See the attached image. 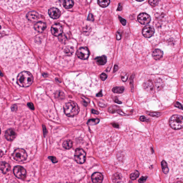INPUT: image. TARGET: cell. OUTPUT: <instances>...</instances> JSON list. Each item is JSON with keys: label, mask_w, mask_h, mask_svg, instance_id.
I'll list each match as a JSON object with an SVG mask.
<instances>
[{"label": "cell", "mask_w": 183, "mask_h": 183, "mask_svg": "<svg viewBox=\"0 0 183 183\" xmlns=\"http://www.w3.org/2000/svg\"><path fill=\"white\" fill-rule=\"evenodd\" d=\"M33 81L32 75L29 72L23 71L20 73L17 77V83L22 87H26L32 85Z\"/></svg>", "instance_id": "obj_1"}, {"label": "cell", "mask_w": 183, "mask_h": 183, "mask_svg": "<svg viewBox=\"0 0 183 183\" xmlns=\"http://www.w3.org/2000/svg\"><path fill=\"white\" fill-rule=\"evenodd\" d=\"M63 109L65 114L69 117H73L77 115L80 110L78 105L73 101H70L66 103Z\"/></svg>", "instance_id": "obj_2"}, {"label": "cell", "mask_w": 183, "mask_h": 183, "mask_svg": "<svg viewBox=\"0 0 183 183\" xmlns=\"http://www.w3.org/2000/svg\"><path fill=\"white\" fill-rule=\"evenodd\" d=\"M169 123L171 127L174 130H179L183 127V116L179 115H175L170 118Z\"/></svg>", "instance_id": "obj_3"}, {"label": "cell", "mask_w": 183, "mask_h": 183, "mask_svg": "<svg viewBox=\"0 0 183 183\" xmlns=\"http://www.w3.org/2000/svg\"><path fill=\"white\" fill-rule=\"evenodd\" d=\"M13 156L14 159L18 162L25 161L28 156L25 150L22 148H18L15 150Z\"/></svg>", "instance_id": "obj_4"}, {"label": "cell", "mask_w": 183, "mask_h": 183, "mask_svg": "<svg viewBox=\"0 0 183 183\" xmlns=\"http://www.w3.org/2000/svg\"><path fill=\"white\" fill-rule=\"evenodd\" d=\"M86 152L82 148H78L75 150L74 158L75 161L79 164H83L86 160Z\"/></svg>", "instance_id": "obj_5"}, {"label": "cell", "mask_w": 183, "mask_h": 183, "mask_svg": "<svg viewBox=\"0 0 183 183\" xmlns=\"http://www.w3.org/2000/svg\"><path fill=\"white\" fill-rule=\"evenodd\" d=\"M14 175L18 179L24 180L26 175V171L23 167L21 166H16L13 169Z\"/></svg>", "instance_id": "obj_6"}, {"label": "cell", "mask_w": 183, "mask_h": 183, "mask_svg": "<svg viewBox=\"0 0 183 183\" xmlns=\"http://www.w3.org/2000/svg\"><path fill=\"white\" fill-rule=\"evenodd\" d=\"M90 52L88 48L86 47H81L77 51L78 57L81 59L85 60L88 58L90 56Z\"/></svg>", "instance_id": "obj_7"}, {"label": "cell", "mask_w": 183, "mask_h": 183, "mask_svg": "<svg viewBox=\"0 0 183 183\" xmlns=\"http://www.w3.org/2000/svg\"><path fill=\"white\" fill-rule=\"evenodd\" d=\"M138 21L142 25H146L151 22V18L150 15L146 13L139 14L137 17Z\"/></svg>", "instance_id": "obj_8"}, {"label": "cell", "mask_w": 183, "mask_h": 183, "mask_svg": "<svg viewBox=\"0 0 183 183\" xmlns=\"http://www.w3.org/2000/svg\"><path fill=\"white\" fill-rule=\"evenodd\" d=\"M155 29L150 25H146L143 29L142 33L144 37L150 38L154 35Z\"/></svg>", "instance_id": "obj_9"}, {"label": "cell", "mask_w": 183, "mask_h": 183, "mask_svg": "<svg viewBox=\"0 0 183 183\" xmlns=\"http://www.w3.org/2000/svg\"><path fill=\"white\" fill-rule=\"evenodd\" d=\"M51 32L54 36H59L62 34L63 29L59 24H55L51 27Z\"/></svg>", "instance_id": "obj_10"}, {"label": "cell", "mask_w": 183, "mask_h": 183, "mask_svg": "<svg viewBox=\"0 0 183 183\" xmlns=\"http://www.w3.org/2000/svg\"><path fill=\"white\" fill-rule=\"evenodd\" d=\"M61 12L58 9L56 8H52L48 11L49 16L53 19L59 18L61 15Z\"/></svg>", "instance_id": "obj_11"}, {"label": "cell", "mask_w": 183, "mask_h": 183, "mask_svg": "<svg viewBox=\"0 0 183 183\" xmlns=\"http://www.w3.org/2000/svg\"><path fill=\"white\" fill-rule=\"evenodd\" d=\"M93 183H101L103 179L102 174L100 172H95L91 177Z\"/></svg>", "instance_id": "obj_12"}, {"label": "cell", "mask_w": 183, "mask_h": 183, "mask_svg": "<svg viewBox=\"0 0 183 183\" xmlns=\"http://www.w3.org/2000/svg\"><path fill=\"white\" fill-rule=\"evenodd\" d=\"M17 134L13 129H9L7 130L5 132V138L8 141H12L16 137Z\"/></svg>", "instance_id": "obj_13"}, {"label": "cell", "mask_w": 183, "mask_h": 183, "mask_svg": "<svg viewBox=\"0 0 183 183\" xmlns=\"http://www.w3.org/2000/svg\"><path fill=\"white\" fill-rule=\"evenodd\" d=\"M26 18L28 20L32 22L36 21L39 19V14L36 11H31L26 14Z\"/></svg>", "instance_id": "obj_14"}, {"label": "cell", "mask_w": 183, "mask_h": 183, "mask_svg": "<svg viewBox=\"0 0 183 183\" xmlns=\"http://www.w3.org/2000/svg\"><path fill=\"white\" fill-rule=\"evenodd\" d=\"M46 27V24L44 22H39L35 24L34 28L36 31L39 32H42Z\"/></svg>", "instance_id": "obj_15"}, {"label": "cell", "mask_w": 183, "mask_h": 183, "mask_svg": "<svg viewBox=\"0 0 183 183\" xmlns=\"http://www.w3.org/2000/svg\"><path fill=\"white\" fill-rule=\"evenodd\" d=\"M11 167L9 164L6 162H0V170L4 174H6L10 171Z\"/></svg>", "instance_id": "obj_16"}, {"label": "cell", "mask_w": 183, "mask_h": 183, "mask_svg": "<svg viewBox=\"0 0 183 183\" xmlns=\"http://www.w3.org/2000/svg\"><path fill=\"white\" fill-rule=\"evenodd\" d=\"M143 86L144 90L148 92H150L154 91V85L152 82L150 81H147L144 83Z\"/></svg>", "instance_id": "obj_17"}, {"label": "cell", "mask_w": 183, "mask_h": 183, "mask_svg": "<svg viewBox=\"0 0 183 183\" xmlns=\"http://www.w3.org/2000/svg\"><path fill=\"white\" fill-rule=\"evenodd\" d=\"M163 56V52L161 50L156 49L153 52L152 56L154 59L156 60H159Z\"/></svg>", "instance_id": "obj_18"}, {"label": "cell", "mask_w": 183, "mask_h": 183, "mask_svg": "<svg viewBox=\"0 0 183 183\" xmlns=\"http://www.w3.org/2000/svg\"><path fill=\"white\" fill-rule=\"evenodd\" d=\"M155 83L156 89L158 91L162 90L164 86L163 81L160 78H157L156 79Z\"/></svg>", "instance_id": "obj_19"}, {"label": "cell", "mask_w": 183, "mask_h": 183, "mask_svg": "<svg viewBox=\"0 0 183 183\" xmlns=\"http://www.w3.org/2000/svg\"><path fill=\"white\" fill-rule=\"evenodd\" d=\"M96 62L99 65H104L107 62V59L105 56H102L101 57H97L95 58Z\"/></svg>", "instance_id": "obj_20"}, {"label": "cell", "mask_w": 183, "mask_h": 183, "mask_svg": "<svg viewBox=\"0 0 183 183\" xmlns=\"http://www.w3.org/2000/svg\"><path fill=\"white\" fill-rule=\"evenodd\" d=\"M64 52L67 56H72L74 52V48L72 46H66L64 49Z\"/></svg>", "instance_id": "obj_21"}, {"label": "cell", "mask_w": 183, "mask_h": 183, "mask_svg": "<svg viewBox=\"0 0 183 183\" xmlns=\"http://www.w3.org/2000/svg\"><path fill=\"white\" fill-rule=\"evenodd\" d=\"M73 142L70 140H67L64 141L63 143V147L66 150H69L72 147Z\"/></svg>", "instance_id": "obj_22"}, {"label": "cell", "mask_w": 183, "mask_h": 183, "mask_svg": "<svg viewBox=\"0 0 183 183\" xmlns=\"http://www.w3.org/2000/svg\"><path fill=\"white\" fill-rule=\"evenodd\" d=\"M74 4V1L72 0H66L63 3L64 7L66 9L72 8Z\"/></svg>", "instance_id": "obj_23"}, {"label": "cell", "mask_w": 183, "mask_h": 183, "mask_svg": "<svg viewBox=\"0 0 183 183\" xmlns=\"http://www.w3.org/2000/svg\"><path fill=\"white\" fill-rule=\"evenodd\" d=\"M161 166H162V169L163 172L164 174H166L168 173L169 169L167 164L166 161L164 160H163L161 162Z\"/></svg>", "instance_id": "obj_24"}, {"label": "cell", "mask_w": 183, "mask_h": 183, "mask_svg": "<svg viewBox=\"0 0 183 183\" xmlns=\"http://www.w3.org/2000/svg\"><path fill=\"white\" fill-rule=\"evenodd\" d=\"M98 4L101 7L103 8H105L107 7L110 3V1L109 0H98Z\"/></svg>", "instance_id": "obj_25"}, {"label": "cell", "mask_w": 183, "mask_h": 183, "mask_svg": "<svg viewBox=\"0 0 183 183\" xmlns=\"http://www.w3.org/2000/svg\"><path fill=\"white\" fill-rule=\"evenodd\" d=\"M124 88L123 87H116L112 89V91L116 93H122L124 92Z\"/></svg>", "instance_id": "obj_26"}, {"label": "cell", "mask_w": 183, "mask_h": 183, "mask_svg": "<svg viewBox=\"0 0 183 183\" xmlns=\"http://www.w3.org/2000/svg\"><path fill=\"white\" fill-rule=\"evenodd\" d=\"M99 121L100 120L98 118L92 119L88 120L87 123L88 125L92 126L97 124L99 122Z\"/></svg>", "instance_id": "obj_27"}, {"label": "cell", "mask_w": 183, "mask_h": 183, "mask_svg": "<svg viewBox=\"0 0 183 183\" xmlns=\"http://www.w3.org/2000/svg\"><path fill=\"white\" fill-rule=\"evenodd\" d=\"M139 175V173L138 171H135L132 173L131 174L130 178L132 180H135L138 177Z\"/></svg>", "instance_id": "obj_28"}, {"label": "cell", "mask_w": 183, "mask_h": 183, "mask_svg": "<svg viewBox=\"0 0 183 183\" xmlns=\"http://www.w3.org/2000/svg\"><path fill=\"white\" fill-rule=\"evenodd\" d=\"M117 107L115 106H112L108 108V111L110 113H112V114L114 113L117 111L118 110H117Z\"/></svg>", "instance_id": "obj_29"}, {"label": "cell", "mask_w": 183, "mask_h": 183, "mask_svg": "<svg viewBox=\"0 0 183 183\" xmlns=\"http://www.w3.org/2000/svg\"><path fill=\"white\" fill-rule=\"evenodd\" d=\"M128 77V74L127 73H123L121 76V79L123 81L125 82L127 81Z\"/></svg>", "instance_id": "obj_30"}, {"label": "cell", "mask_w": 183, "mask_h": 183, "mask_svg": "<svg viewBox=\"0 0 183 183\" xmlns=\"http://www.w3.org/2000/svg\"><path fill=\"white\" fill-rule=\"evenodd\" d=\"M149 4L152 6H155L157 5L158 4L159 1L157 0H149L148 1Z\"/></svg>", "instance_id": "obj_31"}, {"label": "cell", "mask_w": 183, "mask_h": 183, "mask_svg": "<svg viewBox=\"0 0 183 183\" xmlns=\"http://www.w3.org/2000/svg\"><path fill=\"white\" fill-rule=\"evenodd\" d=\"M161 114L160 113H152L148 114V115L152 117H160L161 115Z\"/></svg>", "instance_id": "obj_32"}, {"label": "cell", "mask_w": 183, "mask_h": 183, "mask_svg": "<svg viewBox=\"0 0 183 183\" xmlns=\"http://www.w3.org/2000/svg\"><path fill=\"white\" fill-rule=\"evenodd\" d=\"M118 18L119 19V21L121 23V24L125 26L126 24V21L124 19V18H122L121 17L118 16Z\"/></svg>", "instance_id": "obj_33"}, {"label": "cell", "mask_w": 183, "mask_h": 183, "mask_svg": "<svg viewBox=\"0 0 183 183\" xmlns=\"http://www.w3.org/2000/svg\"><path fill=\"white\" fill-rule=\"evenodd\" d=\"M147 176H142L138 180V182L140 183H143L146 181L147 179Z\"/></svg>", "instance_id": "obj_34"}, {"label": "cell", "mask_w": 183, "mask_h": 183, "mask_svg": "<svg viewBox=\"0 0 183 183\" xmlns=\"http://www.w3.org/2000/svg\"><path fill=\"white\" fill-rule=\"evenodd\" d=\"M48 159L52 160V162L54 163H56L58 161L56 157H53V156H49L48 157Z\"/></svg>", "instance_id": "obj_35"}, {"label": "cell", "mask_w": 183, "mask_h": 183, "mask_svg": "<svg viewBox=\"0 0 183 183\" xmlns=\"http://www.w3.org/2000/svg\"><path fill=\"white\" fill-rule=\"evenodd\" d=\"M107 77V75L105 73H102L100 76V78L102 81H105Z\"/></svg>", "instance_id": "obj_36"}, {"label": "cell", "mask_w": 183, "mask_h": 183, "mask_svg": "<svg viewBox=\"0 0 183 183\" xmlns=\"http://www.w3.org/2000/svg\"><path fill=\"white\" fill-rule=\"evenodd\" d=\"M56 98L61 97L62 98H63L64 97V94H63V93H62V92H59L58 93L56 94Z\"/></svg>", "instance_id": "obj_37"}, {"label": "cell", "mask_w": 183, "mask_h": 183, "mask_svg": "<svg viewBox=\"0 0 183 183\" xmlns=\"http://www.w3.org/2000/svg\"><path fill=\"white\" fill-rule=\"evenodd\" d=\"M175 106L176 107H177V108H180V109H181L182 110H183V106L181 105V104L179 102H176L175 104Z\"/></svg>", "instance_id": "obj_38"}, {"label": "cell", "mask_w": 183, "mask_h": 183, "mask_svg": "<svg viewBox=\"0 0 183 183\" xmlns=\"http://www.w3.org/2000/svg\"><path fill=\"white\" fill-rule=\"evenodd\" d=\"M87 20L88 21H94V18L92 14H90L89 15H88Z\"/></svg>", "instance_id": "obj_39"}, {"label": "cell", "mask_w": 183, "mask_h": 183, "mask_svg": "<svg viewBox=\"0 0 183 183\" xmlns=\"http://www.w3.org/2000/svg\"><path fill=\"white\" fill-rule=\"evenodd\" d=\"M27 105H28L30 109H31V110H34V106L33 104L32 103H28Z\"/></svg>", "instance_id": "obj_40"}, {"label": "cell", "mask_w": 183, "mask_h": 183, "mask_svg": "<svg viewBox=\"0 0 183 183\" xmlns=\"http://www.w3.org/2000/svg\"><path fill=\"white\" fill-rule=\"evenodd\" d=\"M121 37H122V35L119 32H117V35H116V38L117 40H119L121 39Z\"/></svg>", "instance_id": "obj_41"}, {"label": "cell", "mask_w": 183, "mask_h": 183, "mask_svg": "<svg viewBox=\"0 0 183 183\" xmlns=\"http://www.w3.org/2000/svg\"><path fill=\"white\" fill-rule=\"evenodd\" d=\"M140 120L142 122H144L147 121V119L145 116H141L140 117Z\"/></svg>", "instance_id": "obj_42"}, {"label": "cell", "mask_w": 183, "mask_h": 183, "mask_svg": "<svg viewBox=\"0 0 183 183\" xmlns=\"http://www.w3.org/2000/svg\"><path fill=\"white\" fill-rule=\"evenodd\" d=\"M17 109V107L16 105H14L12 106V107H11V109H12V111H16Z\"/></svg>", "instance_id": "obj_43"}, {"label": "cell", "mask_w": 183, "mask_h": 183, "mask_svg": "<svg viewBox=\"0 0 183 183\" xmlns=\"http://www.w3.org/2000/svg\"><path fill=\"white\" fill-rule=\"evenodd\" d=\"M43 133H44V136H45L46 135V133H47V131H46V128L45 126H44V125H43Z\"/></svg>", "instance_id": "obj_44"}, {"label": "cell", "mask_w": 183, "mask_h": 183, "mask_svg": "<svg viewBox=\"0 0 183 183\" xmlns=\"http://www.w3.org/2000/svg\"><path fill=\"white\" fill-rule=\"evenodd\" d=\"M122 5H121V4H119L118 7L117 9V11H121L122 9Z\"/></svg>", "instance_id": "obj_45"}, {"label": "cell", "mask_w": 183, "mask_h": 183, "mask_svg": "<svg viewBox=\"0 0 183 183\" xmlns=\"http://www.w3.org/2000/svg\"><path fill=\"white\" fill-rule=\"evenodd\" d=\"M117 112H118V114H119L122 115H127L125 114H124V113H123V112H122V111L120 110H118L117 111Z\"/></svg>", "instance_id": "obj_46"}, {"label": "cell", "mask_w": 183, "mask_h": 183, "mask_svg": "<svg viewBox=\"0 0 183 183\" xmlns=\"http://www.w3.org/2000/svg\"><path fill=\"white\" fill-rule=\"evenodd\" d=\"M92 112L93 114H99L98 112L94 110H92Z\"/></svg>", "instance_id": "obj_47"}, {"label": "cell", "mask_w": 183, "mask_h": 183, "mask_svg": "<svg viewBox=\"0 0 183 183\" xmlns=\"http://www.w3.org/2000/svg\"><path fill=\"white\" fill-rule=\"evenodd\" d=\"M113 127L114 128H118L119 127V125L117 123H114L112 124Z\"/></svg>", "instance_id": "obj_48"}, {"label": "cell", "mask_w": 183, "mask_h": 183, "mask_svg": "<svg viewBox=\"0 0 183 183\" xmlns=\"http://www.w3.org/2000/svg\"><path fill=\"white\" fill-rule=\"evenodd\" d=\"M103 95L102 93V91H101L99 93H98L97 94V97H102Z\"/></svg>", "instance_id": "obj_49"}, {"label": "cell", "mask_w": 183, "mask_h": 183, "mask_svg": "<svg viewBox=\"0 0 183 183\" xmlns=\"http://www.w3.org/2000/svg\"><path fill=\"white\" fill-rule=\"evenodd\" d=\"M114 102H115V103H117L118 104H121V103H122V102L121 101H119L118 100V99L116 98L114 100Z\"/></svg>", "instance_id": "obj_50"}, {"label": "cell", "mask_w": 183, "mask_h": 183, "mask_svg": "<svg viewBox=\"0 0 183 183\" xmlns=\"http://www.w3.org/2000/svg\"><path fill=\"white\" fill-rule=\"evenodd\" d=\"M118 69V66H115L114 67V72H115L116 71H117V70Z\"/></svg>", "instance_id": "obj_51"}, {"label": "cell", "mask_w": 183, "mask_h": 183, "mask_svg": "<svg viewBox=\"0 0 183 183\" xmlns=\"http://www.w3.org/2000/svg\"><path fill=\"white\" fill-rule=\"evenodd\" d=\"M3 155V153L2 151L0 150V157H2Z\"/></svg>", "instance_id": "obj_52"}, {"label": "cell", "mask_w": 183, "mask_h": 183, "mask_svg": "<svg viewBox=\"0 0 183 183\" xmlns=\"http://www.w3.org/2000/svg\"><path fill=\"white\" fill-rule=\"evenodd\" d=\"M183 183L181 182V181H178V182H177L176 183Z\"/></svg>", "instance_id": "obj_53"}, {"label": "cell", "mask_w": 183, "mask_h": 183, "mask_svg": "<svg viewBox=\"0 0 183 183\" xmlns=\"http://www.w3.org/2000/svg\"><path fill=\"white\" fill-rule=\"evenodd\" d=\"M1 133V129L0 128V135Z\"/></svg>", "instance_id": "obj_54"}, {"label": "cell", "mask_w": 183, "mask_h": 183, "mask_svg": "<svg viewBox=\"0 0 183 183\" xmlns=\"http://www.w3.org/2000/svg\"><path fill=\"white\" fill-rule=\"evenodd\" d=\"M17 183V182H14L13 183Z\"/></svg>", "instance_id": "obj_55"}, {"label": "cell", "mask_w": 183, "mask_h": 183, "mask_svg": "<svg viewBox=\"0 0 183 183\" xmlns=\"http://www.w3.org/2000/svg\"><path fill=\"white\" fill-rule=\"evenodd\" d=\"M1 28V26L0 25V29Z\"/></svg>", "instance_id": "obj_56"}, {"label": "cell", "mask_w": 183, "mask_h": 183, "mask_svg": "<svg viewBox=\"0 0 183 183\" xmlns=\"http://www.w3.org/2000/svg\"></svg>", "instance_id": "obj_57"}]
</instances>
